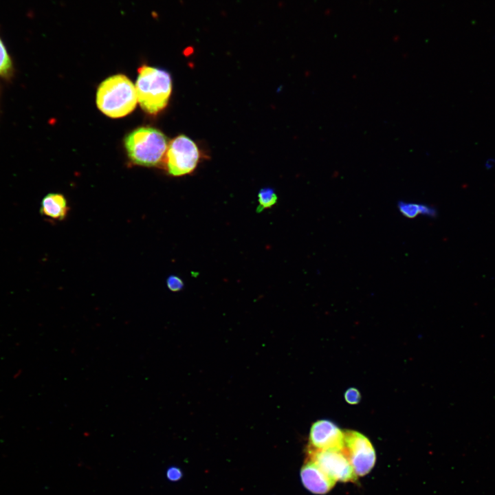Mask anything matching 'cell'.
<instances>
[{"label":"cell","instance_id":"obj_1","mask_svg":"<svg viewBox=\"0 0 495 495\" xmlns=\"http://www.w3.org/2000/svg\"><path fill=\"white\" fill-rule=\"evenodd\" d=\"M137 102L135 87L123 74L108 77L97 90L98 108L111 118H121L129 114L135 108Z\"/></svg>","mask_w":495,"mask_h":495},{"label":"cell","instance_id":"obj_12","mask_svg":"<svg viewBox=\"0 0 495 495\" xmlns=\"http://www.w3.org/2000/svg\"><path fill=\"white\" fill-rule=\"evenodd\" d=\"M12 68V60L0 38V76H8L10 74Z\"/></svg>","mask_w":495,"mask_h":495},{"label":"cell","instance_id":"obj_14","mask_svg":"<svg viewBox=\"0 0 495 495\" xmlns=\"http://www.w3.org/2000/svg\"><path fill=\"white\" fill-rule=\"evenodd\" d=\"M344 399L349 404H357L361 399V395L359 390L355 388L347 389L344 395Z\"/></svg>","mask_w":495,"mask_h":495},{"label":"cell","instance_id":"obj_6","mask_svg":"<svg viewBox=\"0 0 495 495\" xmlns=\"http://www.w3.org/2000/svg\"><path fill=\"white\" fill-rule=\"evenodd\" d=\"M309 459L336 481L355 482L357 475L343 450H308Z\"/></svg>","mask_w":495,"mask_h":495},{"label":"cell","instance_id":"obj_2","mask_svg":"<svg viewBox=\"0 0 495 495\" xmlns=\"http://www.w3.org/2000/svg\"><path fill=\"white\" fill-rule=\"evenodd\" d=\"M135 90L141 108L157 114L168 104L172 91L170 75L164 69L142 65L138 69Z\"/></svg>","mask_w":495,"mask_h":495},{"label":"cell","instance_id":"obj_11","mask_svg":"<svg viewBox=\"0 0 495 495\" xmlns=\"http://www.w3.org/2000/svg\"><path fill=\"white\" fill-rule=\"evenodd\" d=\"M258 206L256 209L258 212L272 207L278 201L277 195L270 188H262L258 192Z\"/></svg>","mask_w":495,"mask_h":495},{"label":"cell","instance_id":"obj_9","mask_svg":"<svg viewBox=\"0 0 495 495\" xmlns=\"http://www.w3.org/2000/svg\"><path fill=\"white\" fill-rule=\"evenodd\" d=\"M67 201L60 193L50 192L41 200L40 213L52 220H64L69 212Z\"/></svg>","mask_w":495,"mask_h":495},{"label":"cell","instance_id":"obj_10","mask_svg":"<svg viewBox=\"0 0 495 495\" xmlns=\"http://www.w3.org/2000/svg\"><path fill=\"white\" fill-rule=\"evenodd\" d=\"M397 208L402 214L408 219L415 218L419 214L429 217L437 215V211L434 207L423 204L399 201Z\"/></svg>","mask_w":495,"mask_h":495},{"label":"cell","instance_id":"obj_8","mask_svg":"<svg viewBox=\"0 0 495 495\" xmlns=\"http://www.w3.org/2000/svg\"><path fill=\"white\" fill-rule=\"evenodd\" d=\"M300 476L304 486L317 494H326L336 483V480L310 459L302 468Z\"/></svg>","mask_w":495,"mask_h":495},{"label":"cell","instance_id":"obj_4","mask_svg":"<svg viewBox=\"0 0 495 495\" xmlns=\"http://www.w3.org/2000/svg\"><path fill=\"white\" fill-rule=\"evenodd\" d=\"M199 159L198 146L186 135H178L168 143L165 162L169 175L179 177L190 174L196 168Z\"/></svg>","mask_w":495,"mask_h":495},{"label":"cell","instance_id":"obj_13","mask_svg":"<svg viewBox=\"0 0 495 495\" xmlns=\"http://www.w3.org/2000/svg\"><path fill=\"white\" fill-rule=\"evenodd\" d=\"M166 285L171 292H179L183 289L184 284L179 276L170 275L166 279Z\"/></svg>","mask_w":495,"mask_h":495},{"label":"cell","instance_id":"obj_15","mask_svg":"<svg viewBox=\"0 0 495 495\" xmlns=\"http://www.w3.org/2000/svg\"><path fill=\"white\" fill-rule=\"evenodd\" d=\"M167 476L170 480L176 481L181 476V472L175 468H171L167 472Z\"/></svg>","mask_w":495,"mask_h":495},{"label":"cell","instance_id":"obj_5","mask_svg":"<svg viewBox=\"0 0 495 495\" xmlns=\"http://www.w3.org/2000/svg\"><path fill=\"white\" fill-rule=\"evenodd\" d=\"M344 452L356 475H366L375 463V452L371 441L364 434L355 430H344Z\"/></svg>","mask_w":495,"mask_h":495},{"label":"cell","instance_id":"obj_3","mask_svg":"<svg viewBox=\"0 0 495 495\" xmlns=\"http://www.w3.org/2000/svg\"><path fill=\"white\" fill-rule=\"evenodd\" d=\"M168 143L159 129L142 126L130 132L124 138V146L130 160L143 166L158 165L166 155Z\"/></svg>","mask_w":495,"mask_h":495},{"label":"cell","instance_id":"obj_7","mask_svg":"<svg viewBox=\"0 0 495 495\" xmlns=\"http://www.w3.org/2000/svg\"><path fill=\"white\" fill-rule=\"evenodd\" d=\"M309 439L308 450H344V431L329 420L321 419L314 423Z\"/></svg>","mask_w":495,"mask_h":495}]
</instances>
